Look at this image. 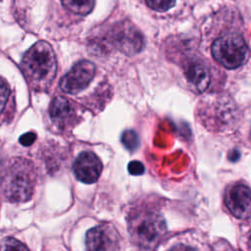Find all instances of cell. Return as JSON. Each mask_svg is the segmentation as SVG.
Listing matches in <instances>:
<instances>
[{
	"mask_svg": "<svg viewBox=\"0 0 251 251\" xmlns=\"http://www.w3.org/2000/svg\"><path fill=\"white\" fill-rule=\"evenodd\" d=\"M209 53L224 68L234 70L247 63L250 58V47L238 28L225 26L212 37Z\"/></svg>",
	"mask_w": 251,
	"mask_h": 251,
	"instance_id": "obj_1",
	"label": "cell"
},
{
	"mask_svg": "<svg viewBox=\"0 0 251 251\" xmlns=\"http://www.w3.org/2000/svg\"><path fill=\"white\" fill-rule=\"evenodd\" d=\"M35 181L36 172L33 164L27 159L15 158L2 173L0 188L7 200L24 202L32 196Z\"/></svg>",
	"mask_w": 251,
	"mask_h": 251,
	"instance_id": "obj_2",
	"label": "cell"
},
{
	"mask_svg": "<svg viewBox=\"0 0 251 251\" xmlns=\"http://www.w3.org/2000/svg\"><path fill=\"white\" fill-rule=\"evenodd\" d=\"M22 70L32 82L50 81L56 73V58L50 44L39 41L31 46L23 58Z\"/></svg>",
	"mask_w": 251,
	"mask_h": 251,
	"instance_id": "obj_3",
	"label": "cell"
},
{
	"mask_svg": "<svg viewBox=\"0 0 251 251\" xmlns=\"http://www.w3.org/2000/svg\"><path fill=\"white\" fill-rule=\"evenodd\" d=\"M128 229L138 245L152 248L166 232V223L158 213L145 211L138 213L130 220Z\"/></svg>",
	"mask_w": 251,
	"mask_h": 251,
	"instance_id": "obj_4",
	"label": "cell"
},
{
	"mask_svg": "<svg viewBox=\"0 0 251 251\" xmlns=\"http://www.w3.org/2000/svg\"><path fill=\"white\" fill-rule=\"evenodd\" d=\"M95 74V66L86 60L76 63L69 73L61 79L60 86L63 91L75 94L84 89Z\"/></svg>",
	"mask_w": 251,
	"mask_h": 251,
	"instance_id": "obj_5",
	"label": "cell"
},
{
	"mask_svg": "<svg viewBox=\"0 0 251 251\" xmlns=\"http://www.w3.org/2000/svg\"><path fill=\"white\" fill-rule=\"evenodd\" d=\"M225 203L234 217L239 219L251 217V190L246 185L236 183L230 186L226 192Z\"/></svg>",
	"mask_w": 251,
	"mask_h": 251,
	"instance_id": "obj_6",
	"label": "cell"
},
{
	"mask_svg": "<svg viewBox=\"0 0 251 251\" xmlns=\"http://www.w3.org/2000/svg\"><path fill=\"white\" fill-rule=\"evenodd\" d=\"M183 74L188 83L198 92L205 91L211 83L210 68L199 58L187 59L183 64Z\"/></svg>",
	"mask_w": 251,
	"mask_h": 251,
	"instance_id": "obj_7",
	"label": "cell"
},
{
	"mask_svg": "<svg viewBox=\"0 0 251 251\" xmlns=\"http://www.w3.org/2000/svg\"><path fill=\"white\" fill-rule=\"evenodd\" d=\"M74 173L78 180L84 183L95 182L102 172V163L92 152H81L75 159Z\"/></svg>",
	"mask_w": 251,
	"mask_h": 251,
	"instance_id": "obj_8",
	"label": "cell"
},
{
	"mask_svg": "<svg viewBox=\"0 0 251 251\" xmlns=\"http://www.w3.org/2000/svg\"><path fill=\"white\" fill-rule=\"evenodd\" d=\"M115 243L114 231L107 226L92 227L85 236L87 251H113Z\"/></svg>",
	"mask_w": 251,
	"mask_h": 251,
	"instance_id": "obj_9",
	"label": "cell"
},
{
	"mask_svg": "<svg viewBox=\"0 0 251 251\" xmlns=\"http://www.w3.org/2000/svg\"><path fill=\"white\" fill-rule=\"evenodd\" d=\"M50 117L59 128H66L74 120L75 111L72 103L65 97L57 96L50 105Z\"/></svg>",
	"mask_w": 251,
	"mask_h": 251,
	"instance_id": "obj_10",
	"label": "cell"
},
{
	"mask_svg": "<svg viewBox=\"0 0 251 251\" xmlns=\"http://www.w3.org/2000/svg\"><path fill=\"white\" fill-rule=\"evenodd\" d=\"M62 4L75 14L87 15L89 14L95 4V0H61Z\"/></svg>",
	"mask_w": 251,
	"mask_h": 251,
	"instance_id": "obj_11",
	"label": "cell"
},
{
	"mask_svg": "<svg viewBox=\"0 0 251 251\" xmlns=\"http://www.w3.org/2000/svg\"><path fill=\"white\" fill-rule=\"evenodd\" d=\"M122 143L127 150L131 152L135 151L139 146L138 134L132 129L125 130L122 134Z\"/></svg>",
	"mask_w": 251,
	"mask_h": 251,
	"instance_id": "obj_12",
	"label": "cell"
},
{
	"mask_svg": "<svg viewBox=\"0 0 251 251\" xmlns=\"http://www.w3.org/2000/svg\"><path fill=\"white\" fill-rule=\"evenodd\" d=\"M0 251H29L27 247L18 239L6 237L0 242Z\"/></svg>",
	"mask_w": 251,
	"mask_h": 251,
	"instance_id": "obj_13",
	"label": "cell"
},
{
	"mask_svg": "<svg viewBox=\"0 0 251 251\" xmlns=\"http://www.w3.org/2000/svg\"><path fill=\"white\" fill-rule=\"evenodd\" d=\"M176 0H145V4L148 8L156 12H166L173 8Z\"/></svg>",
	"mask_w": 251,
	"mask_h": 251,
	"instance_id": "obj_14",
	"label": "cell"
},
{
	"mask_svg": "<svg viewBox=\"0 0 251 251\" xmlns=\"http://www.w3.org/2000/svg\"><path fill=\"white\" fill-rule=\"evenodd\" d=\"M9 93H10V89L7 82L2 77H0V113L3 111L7 103Z\"/></svg>",
	"mask_w": 251,
	"mask_h": 251,
	"instance_id": "obj_15",
	"label": "cell"
},
{
	"mask_svg": "<svg viewBox=\"0 0 251 251\" xmlns=\"http://www.w3.org/2000/svg\"><path fill=\"white\" fill-rule=\"evenodd\" d=\"M127 168H128L129 174H131L133 176H139L144 173V166L142 165V163H140L138 161H131L128 164Z\"/></svg>",
	"mask_w": 251,
	"mask_h": 251,
	"instance_id": "obj_16",
	"label": "cell"
},
{
	"mask_svg": "<svg viewBox=\"0 0 251 251\" xmlns=\"http://www.w3.org/2000/svg\"><path fill=\"white\" fill-rule=\"evenodd\" d=\"M35 139H36V134L34 132L29 131V132H26V133L23 134L20 137V142L24 146H29L35 141Z\"/></svg>",
	"mask_w": 251,
	"mask_h": 251,
	"instance_id": "obj_17",
	"label": "cell"
},
{
	"mask_svg": "<svg viewBox=\"0 0 251 251\" xmlns=\"http://www.w3.org/2000/svg\"><path fill=\"white\" fill-rule=\"evenodd\" d=\"M170 251H197L192 247L189 246H185V245H177L175 246L174 248H172Z\"/></svg>",
	"mask_w": 251,
	"mask_h": 251,
	"instance_id": "obj_18",
	"label": "cell"
},
{
	"mask_svg": "<svg viewBox=\"0 0 251 251\" xmlns=\"http://www.w3.org/2000/svg\"><path fill=\"white\" fill-rule=\"evenodd\" d=\"M249 245H250V247H251V233H250V235H249Z\"/></svg>",
	"mask_w": 251,
	"mask_h": 251,
	"instance_id": "obj_19",
	"label": "cell"
}]
</instances>
